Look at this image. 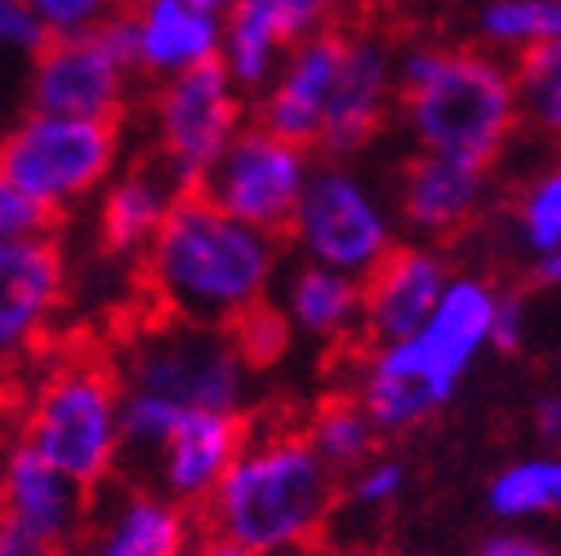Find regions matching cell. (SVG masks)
<instances>
[{
    "label": "cell",
    "mask_w": 561,
    "mask_h": 556,
    "mask_svg": "<svg viewBox=\"0 0 561 556\" xmlns=\"http://www.w3.org/2000/svg\"><path fill=\"white\" fill-rule=\"evenodd\" d=\"M526 343V303L517 294H504L500 290V308H495V329H490V347L500 352H517Z\"/></svg>",
    "instance_id": "836d02e7"
},
{
    "label": "cell",
    "mask_w": 561,
    "mask_h": 556,
    "mask_svg": "<svg viewBox=\"0 0 561 556\" xmlns=\"http://www.w3.org/2000/svg\"><path fill=\"white\" fill-rule=\"evenodd\" d=\"M0 525L27 534L45 552H62L90 525V490L19 441L0 472Z\"/></svg>",
    "instance_id": "7c38bea8"
},
{
    "label": "cell",
    "mask_w": 561,
    "mask_h": 556,
    "mask_svg": "<svg viewBox=\"0 0 561 556\" xmlns=\"http://www.w3.org/2000/svg\"><path fill=\"white\" fill-rule=\"evenodd\" d=\"M23 445L85 490L112 480L121 463V383L99 357H62L32 392Z\"/></svg>",
    "instance_id": "8992f818"
},
{
    "label": "cell",
    "mask_w": 561,
    "mask_h": 556,
    "mask_svg": "<svg viewBox=\"0 0 561 556\" xmlns=\"http://www.w3.org/2000/svg\"><path fill=\"white\" fill-rule=\"evenodd\" d=\"M107 5H112V10H121V14H125V10H134V5H144V0H107Z\"/></svg>",
    "instance_id": "b9f144b4"
},
{
    "label": "cell",
    "mask_w": 561,
    "mask_h": 556,
    "mask_svg": "<svg viewBox=\"0 0 561 556\" xmlns=\"http://www.w3.org/2000/svg\"><path fill=\"white\" fill-rule=\"evenodd\" d=\"M36 232H49V215L41 210V205L5 170H0V245L36 236Z\"/></svg>",
    "instance_id": "1f68e13d"
},
{
    "label": "cell",
    "mask_w": 561,
    "mask_h": 556,
    "mask_svg": "<svg viewBox=\"0 0 561 556\" xmlns=\"http://www.w3.org/2000/svg\"><path fill=\"white\" fill-rule=\"evenodd\" d=\"M485 192H490L485 165L419 152L397 183V219L419 236L442 241L463 232L481 215Z\"/></svg>",
    "instance_id": "44dd1931"
},
{
    "label": "cell",
    "mask_w": 561,
    "mask_h": 556,
    "mask_svg": "<svg viewBox=\"0 0 561 556\" xmlns=\"http://www.w3.org/2000/svg\"><path fill=\"white\" fill-rule=\"evenodd\" d=\"M121 392L152 396L179 414L187 409H228L241 414L254 370L241 361L224 325H201L161 316L134 329L112 361Z\"/></svg>",
    "instance_id": "5b68a950"
},
{
    "label": "cell",
    "mask_w": 561,
    "mask_h": 556,
    "mask_svg": "<svg viewBox=\"0 0 561 556\" xmlns=\"http://www.w3.org/2000/svg\"><path fill=\"white\" fill-rule=\"evenodd\" d=\"M0 170L54 219L103 192L121 170V120L27 112L0 134Z\"/></svg>",
    "instance_id": "52a82bcc"
},
{
    "label": "cell",
    "mask_w": 561,
    "mask_h": 556,
    "mask_svg": "<svg viewBox=\"0 0 561 556\" xmlns=\"http://www.w3.org/2000/svg\"><path fill=\"white\" fill-rule=\"evenodd\" d=\"M513 241L530 263L561 254V161L530 174L513 200Z\"/></svg>",
    "instance_id": "4316f807"
},
{
    "label": "cell",
    "mask_w": 561,
    "mask_h": 556,
    "mask_svg": "<svg viewBox=\"0 0 561 556\" xmlns=\"http://www.w3.org/2000/svg\"><path fill=\"white\" fill-rule=\"evenodd\" d=\"M343 58V36L339 32H312L295 40L280 58L276 77L259 90V120L276 138H286L295 148H317L321 120L330 107V90L339 77Z\"/></svg>",
    "instance_id": "2e32d148"
},
{
    "label": "cell",
    "mask_w": 561,
    "mask_h": 556,
    "mask_svg": "<svg viewBox=\"0 0 561 556\" xmlns=\"http://www.w3.org/2000/svg\"><path fill=\"white\" fill-rule=\"evenodd\" d=\"M228 334H232L237 352H241V361H245L250 370L276 366L280 357H286L290 338H295V329H290L286 312H280L276 303H267V299H263V303H254L250 312H241V316L228 325Z\"/></svg>",
    "instance_id": "f1b7e54d"
},
{
    "label": "cell",
    "mask_w": 561,
    "mask_h": 556,
    "mask_svg": "<svg viewBox=\"0 0 561 556\" xmlns=\"http://www.w3.org/2000/svg\"><path fill=\"white\" fill-rule=\"evenodd\" d=\"M334 5H339V0H330V10H334Z\"/></svg>",
    "instance_id": "7bdbcfd3"
},
{
    "label": "cell",
    "mask_w": 561,
    "mask_h": 556,
    "mask_svg": "<svg viewBox=\"0 0 561 556\" xmlns=\"http://www.w3.org/2000/svg\"><path fill=\"white\" fill-rule=\"evenodd\" d=\"M134 36V72L148 81H170L196 67L219 62L224 19L192 0H144L125 10Z\"/></svg>",
    "instance_id": "d6986e66"
},
{
    "label": "cell",
    "mask_w": 561,
    "mask_h": 556,
    "mask_svg": "<svg viewBox=\"0 0 561 556\" xmlns=\"http://www.w3.org/2000/svg\"><path fill=\"white\" fill-rule=\"evenodd\" d=\"M245 441L241 414L228 409H187L179 414V424L161 441V450L144 463L152 476V490L174 499L179 508H205V499L215 495L219 476L237 459Z\"/></svg>",
    "instance_id": "9a60e30c"
},
{
    "label": "cell",
    "mask_w": 561,
    "mask_h": 556,
    "mask_svg": "<svg viewBox=\"0 0 561 556\" xmlns=\"http://www.w3.org/2000/svg\"><path fill=\"white\" fill-rule=\"evenodd\" d=\"M192 556H254V552H245V547H237V543H224V538H209V543L196 547ZM286 556H295V552H286Z\"/></svg>",
    "instance_id": "74e56055"
},
{
    "label": "cell",
    "mask_w": 561,
    "mask_h": 556,
    "mask_svg": "<svg viewBox=\"0 0 561 556\" xmlns=\"http://www.w3.org/2000/svg\"><path fill=\"white\" fill-rule=\"evenodd\" d=\"M192 5H201V10H209V14H219V19H224V14L237 5V0H192Z\"/></svg>",
    "instance_id": "ab89813d"
},
{
    "label": "cell",
    "mask_w": 561,
    "mask_h": 556,
    "mask_svg": "<svg viewBox=\"0 0 561 556\" xmlns=\"http://www.w3.org/2000/svg\"><path fill=\"white\" fill-rule=\"evenodd\" d=\"M535 267H539V276H543L548 286L561 290V254H552V258H543V263H535Z\"/></svg>",
    "instance_id": "f35d334b"
},
{
    "label": "cell",
    "mask_w": 561,
    "mask_h": 556,
    "mask_svg": "<svg viewBox=\"0 0 561 556\" xmlns=\"http://www.w3.org/2000/svg\"><path fill=\"white\" fill-rule=\"evenodd\" d=\"M134 36L129 19L112 10L94 32L45 40L32 54L27 112L121 120L134 90Z\"/></svg>",
    "instance_id": "30bf717a"
},
{
    "label": "cell",
    "mask_w": 561,
    "mask_h": 556,
    "mask_svg": "<svg viewBox=\"0 0 561 556\" xmlns=\"http://www.w3.org/2000/svg\"><path fill=\"white\" fill-rule=\"evenodd\" d=\"M513 90H517V116H526L543 138L561 143V40L517 58Z\"/></svg>",
    "instance_id": "83f0119b"
},
{
    "label": "cell",
    "mask_w": 561,
    "mask_h": 556,
    "mask_svg": "<svg viewBox=\"0 0 561 556\" xmlns=\"http://www.w3.org/2000/svg\"><path fill=\"white\" fill-rule=\"evenodd\" d=\"M276 236L224 215L201 192H183L144 250V276L157 308L179 321L232 325L276 286Z\"/></svg>",
    "instance_id": "6da1fadb"
},
{
    "label": "cell",
    "mask_w": 561,
    "mask_h": 556,
    "mask_svg": "<svg viewBox=\"0 0 561 556\" xmlns=\"http://www.w3.org/2000/svg\"><path fill=\"white\" fill-rule=\"evenodd\" d=\"M477 556H552V547L539 543L535 534H517V530H508V534H490V538L481 543Z\"/></svg>",
    "instance_id": "e575fe53"
},
{
    "label": "cell",
    "mask_w": 561,
    "mask_h": 556,
    "mask_svg": "<svg viewBox=\"0 0 561 556\" xmlns=\"http://www.w3.org/2000/svg\"><path fill=\"white\" fill-rule=\"evenodd\" d=\"M446 281H450V267L437 250L397 245L362 281V334L375 347L414 334L437 308Z\"/></svg>",
    "instance_id": "ac0fdd59"
},
{
    "label": "cell",
    "mask_w": 561,
    "mask_h": 556,
    "mask_svg": "<svg viewBox=\"0 0 561 556\" xmlns=\"http://www.w3.org/2000/svg\"><path fill=\"white\" fill-rule=\"evenodd\" d=\"M308 445L312 454L330 467V472H353L362 467L375 450H379V432L375 424L366 419V409L353 401V396H339V401H325L312 424H308Z\"/></svg>",
    "instance_id": "484cf974"
},
{
    "label": "cell",
    "mask_w": 561,
    "mask_h": 556,
    "mask_svg": "<svg viewBox=\"0 0 561 556\" xmlns=\"http://www.w3.org/2000/svg\"><path fill=\"white\" fill-rule=\"evenodd\" d=\"M23 5L36 14V23H41L45 40L94 32V27L112 14L107 0H23Z\"/></svg>",
    "instance_id": "4dcf8cb0"
},
{
    "label": "cell",
    "mask_w": 561,
    "mask_h": 556,
    "mask_svg": "<svg viewBox=\"0 0 561 556\" xmlns=\"http://www.w3.org/2000/svg\"><path fill=\"white\" fill-rule=\"evenodd\" d=\"M535 428L543 441H552V445L561 441V396H543L535 405Z\"/></svg>",
    "instance_id": "d590c367"
},
{
    "label": "cell",
    "mask_w": 561,
    "mask_h": 556,
    "mask_svg": "<svg viewBox=\"0 0 561 556\" xmlns=\"http://www.w3.org/2000/svg\"><path fill=\"white\" fill-rule=\"evenodd\" d=\"M392 94H397V54L379 36H343V58L317 148L334 157L366 148L392 107Z\"/></svg>",
    "instance_id": "e0dca14e"
},
{
    "label": "cell",
    "mask_w": 561,
    "mask_h": 556,
    "mask_svg": "<svg viewBox=\"0 0 561 556\" xmlns=\"http://www.w3.org/2000/svg\"><path fill=\"white\" fill-rule=\"evenodd\" d=\"M500 290L481 276H450L437 308L414 334L370 347L357 370V405L379 437L410 432L455 396L472 361L490 347Z\"/></svg>",
    "instance_id": "7a4b0ae2"
},
{
    "label": "cell",
    "mask_w": 561,
    "mask_h": 556,
    "mask_svg": "<svg viewBox=\"0 0 561 556\" xmlns=\"http://www.w3.org/2000/svg\"><path fill=\"white\" fill-rule=\"evenodd\" d=\"M280 312H286L290 329L312 343H343L362 329V281L347 271L304 263L286 271L280 281Z\"/></svg>",
    "instance_id": "7402d4cb"
},
{
    "label": "cell",
    "mask_w": 561,
    "mask_h": 556,
    "mask_svg": "<svg viewBox=\"0 0 561 556\" xmlns=\"http://www.w3.org/2000/svg\"><path fill=\"white\" fill-rule=\"evenodd\" d=\"M183 192L148 161L134 170H116L103 183L99 200V241L112 254H144L148 241L161 232L165 215L174 210V200Z\"/></svg>",
    "instance_id": "603a6c76"
},
{
    "label": "cell",
    "mask_w": 561,
    "mask_h": 556,
    "mask_svg": "<svg viewBox=\"0 0 561 556\" xmlns=\"http://www.w3.org/2000/svg\"><path fill=\"white\" fill-rule=\"evenodd\" d=\"M45 45V32L36 23V14L23 0H0V54L10 58H32Z\"/></svg>",
    "instance_id": "d6a6232c"
},
{
    "label": "cell",
    "mask_w": 561,
    "mask_h": 556,
    "mask_svg": "<svg viewBox=\"0 0 561 556\" xmlns=\"http://www.w3.org/2000/svg\"><path fill=\"white\" fill-rule=\"evenodd\" d=\"M0 556H54V552H45L41 543H32L27 534H19L10 525H0Z\"/></svg>",
    "instance_id": "8d00e7d4"
},
{
    "label": "cell",
    "mask_w": 561,
    "mask_h": 556,
    "mask_svg": "<svg viewBox=\"0 0 561 556\" xmlns=\"http://www.w3.org/2000/svg\"><path fill=\"white\" fill-rule=\"evenodd\" d=\"M241 125H245V94L228 81L219 62L157 81L148 103L152 165L179 192H201L205 174L215 170V161L224 157Z\"/></svg>",
    "instance_id": "9c48e42d"
},
{
    "label": "cell",
    "mask_w": 561,
    "mask_h": 556,
    "mask_svg": "<svg viewBox=\"0 0 561 556\" xmlns=\"http://www.w3.org/2000/svg\"><path fill=\"white\" fill-rule=\"evenodd\" d=\"M81 538L99 556H192L196 521L192 508H179L152 485H129L99 512L90 508V525Z\"/></svg>",
    "instance_id": "ffe728a7"
},
{
    "label": "cell",
    "mask_w": 561,
    "mask_h": 556,
    "mask_svg": "<svg viewBox=\"0 0 561 556\" xmlns=\"http://www.w3.org/2000/svg\"><path fill=\"white\" fill-rule=\"evenodd\" d=\"M334 508V472L312 454L304 432H245L201 517L209 534L254 556L299 552Z\"/></svg>",
    "instance_id": "277c9868"
},
{
    "label": "cell",
    "mask_w": 561,
    "mask_h": 556,
    "mask_svg": "<svg viewBox=\"0 0 561 556\" xmlns=\"http://www.w3.org/2000/svg\"><path fill=\"white\" fill-rule=\"evenodd\" d=\"M405 480H410V476H405V463H401V459L370 454L362 467H353V485H347V495H353V508L383 512L388 503L401 499Z\"/></svg>",
    "instance_id": "f546056e"
},
{
    "label": "cell",
    "mask_w": 561,
    "mask_h": 556,
    "mask_svg": "<svg viewBox=\"0 0 561 556\" xmlns=\"http://www.w3.org/2000/svg\"><path fill=\"white\" fill-rule=\"evenodd\" d=\"M308 174H312L308 148L286 143V138H276L263 125H241L224 157L215 161V170L205 174L201 196L215 200L224 215L267 236H280L290 228Z\"/></svg>",
    "instance_id": "8fae6325"
},
{
    "label": "cell",
    "mask_w": 561,
    "mask_h": 556,
    "mask_svg": "<svg viewBox=\"0 0 561 556\" xmlns=\"http://www.w3.org/2000/svg\"><path fill=\"white\" fill-rule=\"evenodd\" d=\"M67 290V258L49 232L0 245V366L45 338Z\"/></svg>",
    "instance_id": "4fadbf2b"
},
{
    "label": "cell",
    "mask_w": 561,
    "mask_h": 556,
    "mask_svg": "<svg viewBox=\"0 0 561 556\" xmlns=\"http://www.w3.org/2000/svg\"><path fill=\"white\" fill-rule=\"evenodd\" d=\"M290 241L304 263L366 276L397 250V215L388 200L347 165H312L290 215Z\"/></svg>",
    "instance_id": "ba28073f"
},
{
    "label": "cell",
    "mask_w": 561,
    "mask_h": 556,
    "mask_svg": "<svg viewBox=\"0 0 561 556\" xmlns=\"http://www.w3.org/2000/svg\"><path fill=\"white\" fill-rule=\"evenodd\" d=\"M485 503L500 521H535L561 512V454H535L508 463L485 490Z\"/></svg>",
    "instance_id": "d4e9b609"
},
{
    "label": "cell",
    "mask_w": 561,
    "mask_h": 556,
    "mask_svg": "<svg viewBox=\"0 0 561 556\" xmlns=\"http://www.w3.org/2000/svg\"><path fill=\"white\" fill-rule=\"evenodd\" d=\"M397 107L414 152L485 170L522 120L513 67L500 54L450 45H410L397 54Z\"/></svg>",
    "instance_id": "3957f363"
},
{
    "label": "cell",
    "mask_w": 561,
    "mask_h": 556,
    "mask_svg": "<svg viewBox=\"0 0 561 556\" xmlns=\"http://www.w3.org/2000/svg\"><path fill=\"white\" fill-rule=\"evenodd\" d=\"M330 0H237L224 14L219 67L241 94H259L286 49L312 32H325Z\"/></svg>",
    "instance_id": "5bb4252c"
},
{
    "label": "cell",
    "mask_w": 561,
    "mask_h": 556,
    "mask_svg": "<svg viewBox=\"0 0 561 556\" xmlns=\"http://www.w3.org/2000/svg\"><path fill=\"white\" fill-rule=\"evenodd\" d=\"M472 32L490 54H530L561 40V0H477Z\"/></svg>",
    "instance_id": "cb8c5ba5"
},
{
    "label": "cell",
    "mask_w": 561,
    "mask_h": 556,
    "mask_svg": "<svg viewBox=\"0 0 561 556\" xmlns=\"http://www.w3.org/2000/svg\"><path fill=\"white\" fill-rule=\"evenodd\" d=\"M54 556H99V552H94V547H90L85 538H77L72 547H62V552H54Z\"/></svg>",
    "instance_id": "60d3db41"
}]
</instances>
